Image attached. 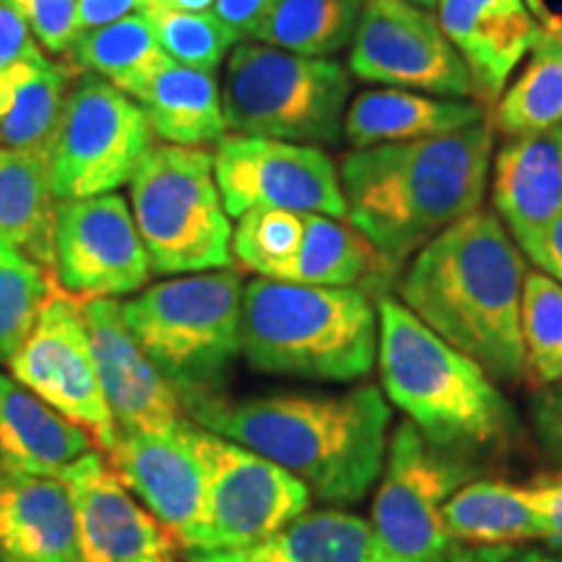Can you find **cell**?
Listing matches in <instances>:
<instances>
[{
  "label": "cell",
  "mask_w": 562,
  "mask_h": 562,
  "mask_svg": "<svg viewBox=\"0 0 562 562\" xmlns=\"http://www.w3.org/2000/svg\"><path fill=\"white\" fill-rule=\"evenodd\" d=\"M495 133L487 117L448 136L344 154L339 180L347 222L393 273L440 232L482 209Z\"/></svg>",
  "instance_id": "obj_1"
},
{
  "label": "cell",
  "mask_w": 562,
  "mask_h": 562,
  "mask_svg": "<svg viewBox=\"0 0 562 562\" xmlns=\"http://www.w3.org/2000/svg\"><path fill=\"white\" fill-rule=\"evenodd\" d=\"M524 281L526 263L508 229L476 209L412 258L398 302L495 383H521Z\"/></svg>",
  "instance_id": "obj_2"
},
{
  "label": "cell",
  "mask_w": 562,
  "mask_h": 562,
  "mask_svg": "<svg viewBox=\"0 0 562 562\" xmlns=\"http://www.w3.org/2000/svg\"><path fill=\"white\" fill-rule=\"evenodd\" d=\"M195 425L290 472L321 501H362L381 480L391 406L375 385L339 396H206L182 404Z\"/></svg>",
  "instance_id": "obj_3"
},
{
  "label": "cell",
  "mask_w": 562,
  "mask_h": 562,
  "mask_svg": "<svg viewBox=\"0 0 562 562\" xmlns=\"http://www.w3.org/2000/svg\"><path fill=\"white\" fill-rule=\"evenodd\" d=\"M378 368L389 404L438 448L482 451L513 430L510 404L487 372L393 297L378 300Z\"/></svg>",
  "instance_id": "obj_4"
},
{
  "label": "cell",
  "mask_w": 562,
  "mask_h": 562,
  "mask_svg": "<svg viewBox=\"0 0 562 562\" xmlns=\"http://www.w3.org/2000/svg\"><path fill=\"white\" fill-rule=\"evenodd\" d=\"M243 357L271 375L360 381L378 362V305L357 286L258 277L243 292Z\"/></svg>",
  "instance_id": "obj_5"
},
{
  "label": "cell",
  "mask_w": 562,
  "mask_h": 562,
  "mask_svg": "<svg viewBox=\"0 0 562 562\" xmlns=\"http://www.w3.org/2000/svg\"><path fill=\"white\" fill-rule=\"evenodd\" d=\"M240 273L220 269L154 284L121 302L123 321L182 404L222 396L243 355Z\"/></svg>",
  "instance_id": "obj_6"
},
{
  "label": "cell",
  "mask_w": 562,
  "mask_h": 562,
  "mask_svg": "<svg viewBox=\"0 0 562 562\" xmlns=\"http://www.w3.org/2000/svg\"><path fill=\"white\" fill-rule=\"evenodd\" d=\"M349 94L341 63L240 42L227 60L222 108L232 133L321 146L344 138Z\"/></svg>",
  "instance_id": "obj_7"
},
{
  "label": "cell",
  "mask_w": 562,
  "mask_h": 562,
  "mask_svg": "<svg viewBox=\"0 0 562 562\" xmlns=\"http://www.w3.org/2000/svg\"><path fill=\"white\" fill-rule=\"evenodd\" d=\"M131 214L154 273L220 271L235 261L214 154L154 146L131 178Z\"/></svg>",
  "instance_id": "obj_8"
},
{
  "label": "cell",
  "mask_w": 562,
  "mask_h": 562,
  "mask_svg": "<svg viewBox=\"0 0 562 562\" xmlns=\"http://www.w3.org/2000/svg\"><path fill=\"white\" fill-rule=\"evenodd\" d=\"M154 131L140 104L97 74L70 83L58 128L47 146V175L55 201L91 199L131 182Z\"/></svg>",
  "instance_id": "obj_9"
},
{
  "label": "cell",
  "mask_w": 562,
  "mask_h": 562,
  "mask_svg": "<svg viewBox=\"0 0 562 562\" xmlns=\"http://www.w3.org/2000/svg\"><path fill=\"white\" fill-rule=\"evenodd\" d=\"M180 438L206 476V531L199 552L261 547L311 505V490L297 476L240 442L195 425L191 417Z\"/></svg>",
  "instance_id": "obj_10"
},
{
  "label": "cell",
  "mask_w": 562,
  "mask_h": 562,
  "mask_svg": "<svg viewBox=\"0 0 562 562\" xmlns=\"http://www.w3.org/2000/svg\"><path fill=\"white\" fill-rule=\"evenodd\" d=\"M459 453L438 448L414 422H402L389 438L372 503V537L381 562H435L453 550L446 529L448 497L469 482Z\"/></svg>",
  "instance_id": "obj_11"
},
{
  "label": "cell",
  "mask_w": 562,
  "mask_h": 562,
  "mask_svg": "<svg viewBox=\"0 0 562 562\" xmlns=\"http://www.w3.org/2000/svg\"><path fill=\"white\" fill-rule=\"evenodd\" d=\"M9 370L13 381L79 425L97 451H112L117 425L97 375L81 297L55 284L32 334L9 360Z\"/></svg>",
  "instance_id": "obj_12"
},
{
  "label": "cell",
  "mask_w": 562,
  "mask_h": 562,
  "mask_svg": "<svg viewBox=\"0 0 562 562\" xmlns=\"http://www.w3.org/2000/svg\"><path fill=\"white\" fill-rule=\"evenodd\" d=\"M347 70L391 89L474 100L472 74L440 21L406 0H364Z\"/></svg>",
  "instance_id": "obj_13"
},
{
  "label": "cell",
  "mask_w": 562,
  "mask_h": 562,
  "mask_svg": "<svg viewBox=\"0 0 562 562\" xmlns=\"http://www.w3.org/2000/svg\"><path fill=\"white\" fill-rule=\"evenodd\" d=\"M214 178L229 216L266 206L347 220L339 167L321 146L232 133L216 140Z\"/></svg>",
  "instance_id": "obj_14"
},
{
  "label": "cell",
  "mask_w": 562,
  "mask_h": 562,
  "mask_svg": "<svg viewBox=\"0 0 562 562\" xmlns=\"http://www.w3.org/2000/svg\"><path fill=\"white\" fill-rule=\"evenodd\" d=\"M55 277L76 297L133 294L151 277L149 256L123 195L58 201Z\"/></svg>",
  "instance_id": "obj_15"
},
{
  "label": "cell",
  "mask_w": 562,
  "mask_h": 562,
  "mask_svg": "<svg viewBox=\"0 0 562 562\" xmlns=\"http://www.w3.org/2000/svg\"><path fill=\"white\" fill-rule=\"evenodd\" d=\"M58 480L76 505L81 562H178L180 544L117 480L102 451L81 456Z\"/></svg>",
  "instance_id": "obj_16"
},
{
  "label": "cell",
  "mask_w": 562,
  "mask_h": 562,
  "mask_svg": "<svg viewBox=\"0 0 562 562\" xmlns=\"http://www.w3.org/2000/svg\"><path fill=\"white\" fill-rule=\"evenodd\" d=\"M91 355L117 430L178 435L188 414L123 321L121 302L81 297Z\"/></svg>",
  "instance_id": "obj_17"
},
{
  "label": "cell",
  "mask_w": 562,
  "mask_h": 562,
  "mask_svg": "<svg viewBox=\"0 0 562 562\" xmlns=\"http://www.w3.org/2000/svg\"><path fill=\"white\" fill-rule=\"evenodd\" d=\"M182 430V427H180ZM112 472L186 552H199L206 531V476L178 435L117 430Z\"/></svg>",
  "instance_id": "obj_18"
},
{
  "label": "cell",
  "mask_w": 562,
  "mask_h": 562,
  "mask_svg": "<svg viewBox=\"0 0 562 562\" xmlns=\"http://www.w3.org/2000/svg\"><path fill=\"white\" fill-rule=\"evenodd\" d=\"M438 21L467 63L474 81V100H501L544 26L524 0H440Z\"/></svg>",
  "instance_id": "obj_19"
},
{
  "label": "cell",
  "mask_w": 562,
  "mask_h": 562,
  "mask_svg": "<svg viewBox=\"0 0 562 562\" xmlns=\"http://www.w3.org/2000/svg\"><path fill=\"white\" fill-rule=\"evenodd\" d=\"M0 560L81 562L79 521L66 482L0 467Z\"/></svg>",
  "instance_id": "obj_20"
},
{
  "label": "cell",
  "mask_w": 562,
  "mask_h": 562,
  "mask_svg": "<svg viewBox=\"0 0 562 562\" xmlns=\"http://www.w3.org/2000/svg\"><path fill=\"white\" fill-rule=\"evenodd\" d=\"M492 214L526 252L562 209L558 131L508 138L492 161Z\"/></svg>",
  "instance_id": "obj_21"
},
{
  "label": "cell",
  "mask_w": 562,
  "mask_h": 562,
  "mask_svg": "<svg viewBox=\"0 0 562 562\" xmlns=\"http://www.w3.org/2000/svg\"><path fill=\"white\" fill-rule=\"evenodd\" d=\"M487 108L476 100H448L409 89H372L349 102L344 138L351 149L402 144L463 131L487 121Z\"/></svg>",
  "instance_id": "obj_22"
},
{
  "label": "cell",
  "mask_w": 562,
  "mask_h": 562,
  "mask_svg": "<svg viewBox=\"0 0 562 562\" xmlns=\"http://www.w3.org/2000/svg\"><path fill=\"white\" fill-rule=\"evenodd\" d=\"M94 448L79 425L0 372V467L60 476Z\"/></svg>",
  "instance_id": "obj_23"
},
{
  "label": "cell",
  "mask_w": 562,
  "mask_h": 562,
  "mask_svg": "<svg viewBox=\"0 0 562 562\" xmlns=\"http://www.w3.org/2000/svg\"><path fill=\"white\" fill-rule=\"evenodd\" d=\"M83 70L45 55L0 68V151H45L58 128L66 94Z\"/></svg>",
  "instance_id": "obj_24"
},
{
  "label": "cell",
  "mask_w": 562,
  "mask_h": 562,
  "mask_svg": "<svg viewBox=\"0 0 562 562\" xmlns=\"http://www.w3.org/2000/svg\"><path fill=\"white\" fill-rule=\"evenodd\" d=\"M131 97L140 102L154 136L165 138L167 144L199 146L222 140L227 133L222 91L214 74L167 58Z\"/></svg>",
  "instance_id": "obj_25"
},
{
  "label": "cell",
  "mask_w": 562,
  "mask_h": 562,
  "mask_svg": "<svg viewBox=\"0 0 562 562\" xmlns=\"http://www.w3.org/2000/svg\"><path fill=\"white\" fill-rule=\"evenodd\" d=\"M55 195L45 151H0V243L55 273Z\"/></svg>",
  "instance_id": "obj_26"
},
{
  "label": "cell",
  "mask_w": 562,
  "mask_h": 562,
  "mask_svg": "<svg viewBox=\"0 0 562 562\" xmlns=\"http://www.w3.org/2000/svg\"><path fill=\"white\" fill-rule=\"evenodd\" d=\"M442 518L453 542L463 544L513 547L547 539L542 513L529 490L508 482H467L448 497Z\"/></svg>",
  "instance_id": "obj_27"
},
{
  "label": "cell",
  "mask_w": 562,
  "mask_h": 562,
  "mask_svg": "<svg viewBox=\"0 0 562 562\" xmlns=\"http://www.w3.org/2000/svg\"><path fill=\"white\" fill-rule=\"evenodd\" d=\"M396 277L375 248L351 224L326 214H305V235L284 279L311 286H357L383 290Z\"/></svg>",
  "instance_id": "obj_28"
},
{
  "label": "cell",
  "mask_w": 562,
  "mask_h": 562,
  "mask_svg": "<svg viewBox=\"0 0 562 562\" xmlns=\"http://www.w3.org/2000/svg\"><path fill=\"white\" fill-rule=\"evenodd\" d=\"M562 123V30H542L526 66L495 102L492 125L505 138L537 136Z\"/></svg>",
  "instance_id": "obj_29"
},
{
  "label": "cell",
  "mask_w": 562,
  "mask_h": 562,
  "mask_svg": "<svg viewBox=\"0 0 562 562\" xmlns=\"http://www.w3.org/2000/svg\"><path fill=\"white\" fill-rule=\"evenodd\" d=\"M250 562H381L368 521L344 510L302 513L261 547Z\"/></svg>",
  "instance_id": "obj_30"
},
{
  "label": "cell",
  "mask_w": 562,
  "mask_h": 562,
  "mask_svg": "<svg viewBox=\"0 0 562 562\" xmlns=\"http://www.w3.org/2000/svg\"><path fill=\"white\" fill-rule=\"evenodd\" d=\"M66 58L83 74H97L125 94H133L146 76H151L170 55L159 47L149 19L144 13L112 21L81 32Z\"/></svg>",
  "instance_id": "obj_31"
},
{
  "label": "cell",
  "mask_w": 562,
  "mask_h": 562,
  "mask_svg": "<svg viewBox=\"0 0 562 562\" xmlns=\"http://www.w3.org/2000/svg\"><path fill=\"white\" fill-rule=\"evenodd\" d=\"M364 0H279L250 40L279 50L331 58L355 40Z\"/></svg>",
  "instance_id": "obj_32"
},
{
  "label": "cell",
  "mask_w": 562,
  "mask_h": 562,
  "mask_svg": "<svg viewBox=\"0 0 562 562\" xmlns=\"http://www.w3.org/2000/svg\"><path fill=\"white\" fill-rule=\"evenodd\" d=\"M58 277L30 256L0 243V364H9L40 318Z\"/></svg>",
  "instance_id": "obj_33"
},
{
  "label": "cell",
  "mask_w": 562,
  "mask_h": 562,
  "mask_svg": "<svg viewBox=\"0 0 562 562\" xmlns=\"http://www.w3.org/2000/svg\"><path fill=\"white\" fill-rule=\"evenodd\" d=\"M305 235V214L286 209H250L232 229V258L261 279H284Z\"/></svg>",
  "instance_id": "obj_34"
},
{
  "label": "cell",
  "mask_w": 562,
  "mask_h": 562,
  "mask_svg": "<svg viewBox=\"0 0 562 562\" xmlns=\"http://www.w3.org/2000/svg\"><path fill=\"white\" fill-rule=\"evenodd\" d=\"M159 47L180 66L216 74L224 55L237 45L240 34L229 30L214 11H172L161 5H146Z\"/></svg>",
  "instance_id": "obj_35"
},
{
  "label": "cell",
  "mask_w": 562,
  "mask_h": 562,
  "mask_svg": "<svg viewBox=\"0 0 562 562\" xmlns=\"http://www.w3.org/2000/svg\"><path fill=\"white\" fill-rule=\"evenodd\" d=\"M526 375L542 385L562 381V284L526 271L521 307Z\"/></svg>",
  "instance_id": "obj_36"
},
{
  "label": "cell",
  "mask_w": 562,
  "mask_h": 562,
  "mask_svg": "<svg viewBox=\"0 0 562 562\" xmlns=\"http://www.w3.org/2000/svg\"><path fill=\"white\" fill-rule=\"evenodd\" d=\"M26 19L40 45L53 55H66L79 37V0H5Z\"/></svg>",
  "instance_id": "obj_37"
},
{
  "label": "cell",
  "mask_w": 562,
  "mask_h": 562,
  "mask_svg": "<svg viewBox=\"0 0 562 562\" xmlns=\"http://www.w3.org/2000/svg\"><path fill=\"white\" fill-rule=\"evenodd\" d=\"M40 53L42 50L34 45V34L26 19L5 0H0V68Z\"/></svg>",
  "instance_id": "obj_38"
},
{
  "label": "cell",
  "mask_w": 562,
  "mask_h": 562,
  "mask_svg": "<svg viewBox=\"0 0 562 562\" xmlns=\"http://www.w3.org/2000/svg\"><path fill=\"white\" fill-rule=\"evenodd\" d=\"M526 490H529L531 503L542 513L547 529L544 542L562 550V474L537 476L531 484H526Z\"/></svg>",
  "instance_id": "obj_39"
},
{
  "label": "cell",
  "mask_w": 562,
  "mask_h": 562,
  "mask_svg": "<svg viewBox=\"0 0 562 562\" xmlns=\"http://www.w3.org/2000/svg\"><path fill=\"white\" fill-rule=\"evenodd\" d=\"M279 0H216L214 13L240 37H252Z\"/></svg>",
  "instance_id": "obj_40"
},
{
  "label": "cell",
  "mask_w": 562,
  "mask_h": 562,
  "mask_svg": "<svg viewBox=\"0 0 562 562\" xmlns=\"http://www.w3.org/2000/svg\"><path fill=\"white\" fill-rule=\"evenodd\" d=\"M533 422L547 446L562 453V381L547 385L533 396Z\"/></svg>",
  "instance_id": "obj_41"
},
{
  "label": "cell",
  "mask_w": 562,
  "mask_h": 562,
  "mask_svg": "<svg viewBox=\"0 0 562 562\" xmlns=\"http://www.w3.org/2000/svg\"><path fill=\"white\" fill-rule=\"evenodd\" d=\"M524 256L529 258L539 271L562 284V209L554 214L550 227L539 235V240L533 243Z\"/></svg>",
  "instance_id": "obj_42"
},
{
  "label": "cell",
  "mask_w": 562,
  "mask_h": 562,
  "mask_svg": "<svg viewBox=\"0 0 562 562\" xmlns=\"http://www.w3.org/2000/svg\"><path fill=\"white\" fill-rule=\"evenodd\" d=\"M149 0H79V34L112 24V21L144 13Z\"/></svg>",
  "instance_id": "obj_43"
},
{
  "label": "cell",
  "mask_w": 562,
  "mask_h": 562,
  "mask_svg": "<svg viewBox=\"0 0 562 562\" xmlns=\"http://www.w3.org/2000/svg\"><path fill=\"white\" fill-rule=\"evenodd\" d=\"M526 558H518L505 550V547H490V550H480V552H456L451 550L446 558L435 560V562H524Z\"/></svg>",
  "instance_id": "obj_44"
},
{
  "label": "cell",
  "mask_w": 562,
  "mask_h": 562,
  "mask_svg": "<svg viewBox=\"0 0 562 562\" xmlns=\"http://www.w3.org/2000/svg\"><path fill=\"white\" fill-rule=\"evenodd\" d=\"M188 562H250V550L188 552Z\"/></svg>",
  "instance_id": "obj_45"
},
{
  "label": "cell",
  "mask_w": 562,
  "mask_h": 562,
  "mask_svg": "<svg viewBox=\"0 0 562 562\" xmlns=\"http://www.w3.org/2000/svg\"><path fill=\"white\" fill-rule=\"evenodd\" d=\"M216 0H149L146 5H161L172 11H209L214 9Z\"/></svg>",
  "instance_id": "obj_46"
},
{
  "label": "cell",
  "mask_w": 562,
  "mask_h": 562,
  "mask_svg": "<svg viewBox=\"0 0 562 562\" xmlns=\"http://www.w3.org/2000/svg\"><path fill=\"white\" fill-rule=\"evenodd\" d=\"M524 3L529 5V11L537 16V21L544 26V30H562V21L554 19L550 5H547V0H524Z\"/></svg>",
  "instance_id": "obj_47"
},
{
  "label": "cell",
  "mask_w": 562,
  "mask_h": 562,
  "mask_svg": "<svg viewBox=\"0 0 562 562\" xmlns=\"http://www.w3.org/2000/svg\"><path fill=\"white\" fill-rule=\"evenodd\" d=\"M406 3L419 5V9H425V11H435V9H438L440 0H406Z\"/></svg>",
  "instance_id": "obj_48"
},
{
  "label": "cell",
  "mask_w": 562,
  "mask_h": 562,
  "mask_svg": "<svg viewBox=\"0 0 562 562\" xmlns=\"http://www.w3.org/2000/svg\"><path fill=\"white\" fill-rule=\"evenodd\" d=\"M554 131H558V138H560V146H562V123L558 125V128H554Z\"/></svg>",
  "instance_id": "obj_49"
},
{
  "label": "cell",
  "mask_w": 562,
  "mask_h": 562,
  "mask_svg": "<svg viewBox=\"0 0 562 562\" xmlns=\"http://www.w3.org/2000/svg\"><path fill=\"white\" fill-rule=\"evenodd\" d=\"M531 562H547V560H539V558H531Z\"/></svg>",
  "instance_id": "obj_50"
},
{
  "label": "cell",
  "mask_w": 562,
  "mask_h": 562,
  "mask_svg": "<svg viewBox=\"0 0 562 562\" xmlns=\"http://www.w3.org/2000/svg\"><path fill=\"white\" fill-rule=\"evenodd\" d=\"M0 562H9V560H0Z\"/></svg>",
  "instance_id": "obj_51"
}]
</instances>
